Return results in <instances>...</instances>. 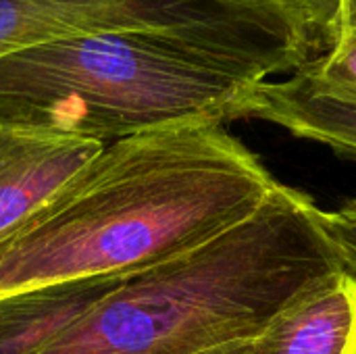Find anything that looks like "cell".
Instances as JSON below:
<instances>
[{
    "label": "cell",
    "instance_id": "6da1fadb",
    "mask_svg": "<svg viewBox=\"0 0 356 354\" xmlns=\"http://www.w3.org/2000/svg\"><path fill=\"white\" fill-rule=\"evenodd\" d=\"M277 184L223 123L115 140L0 242V298L152 269L248 219Z\"/></svg>",
    "mask_w": 356,
    "mask_h": 354
},
{
    "label": "cell",
    "instance_id": "7a4b0ae2",
    "mask_svg": "<svg viewBox=\"0 0 356 354\" xmlns=\"http://www.w3.org/2000/svg\"><path fill=\"white\" fill-rule=\"evenodd\" d=\"M319 217L309 194L277 184L242 223L121 282L44 354H198L261 336L344 269Z\"/></svg>",
    "mask_w": 356,
    "mask_h": 354
},
{
    "label": "cell",
    "instance_id": "3957f363",
    "mask_svg": "<svg viewBox=\"0 0 356 354\" xmlns=\"http://www.w3.org/2000/svg\"><path fill=\"white\" fill-rule=\"evenodd\" d=\"M257 83L165 35L106 31L0 56V121L98 142L227 123Z\"/></svg>",
    "mask_w": 356,
    "mask_h": 354
},
{
    "label": "cell",
    "instance_id": "277c9868",
    "mask_svg": "<svg viewBox=\"0 0 356 354\" xmlns=\"http://www.w3.org/2000/svg\"><path fill=\"white\" fill-rule=\"evenodd\" d=\"M336 8L338 0H0V56L63 38L144 31L267 81L327 50Z\"/></svg>",
    "mask_w": 356,
    "mask_h": 354
},
{
    "label": "cell",
    "instance_id": "5b68a950",
    "mask_svg": "<svg viewBox=\"0 0 356 354\" xmlns=\"http://www.w3.org/2000/svg\"><path fill=\"white\" fill-rule=\"evenodd\" d=\"M104 142L0 121V242L56 198Z\"/></svg>",
    "mask_w": 356,
    "mask_h": 354
},
{
    "label": "cell",
    "instance_id": "8992f818",
    "mask_svg": "<svg viewBox=\"0 0 356 354\" xmlns=\"http://www.w3.org/2000/svg\"><path fill=\"white\" fill-rule=\"evenodd\" d=\"M236 119L273 123L356 161V102L325 92L302 73L252 83L240 100Z\"/></svg>",
    "mask_w": 356,
    "mask_h": 354
},
{
    "label": "cell",
    "instance_id": "52a82bcc",
    "mask_svg": "<svg viewBox=\"0 0 356 354\" xmlns=\"http://www.w3.org/2000/svg\"><path fill=\"white\" fill-rule=\"evenodd\" d=\"M265 354H356V277L340 269L290 303L259 336Z\"/></svg>",
    "mask_w": 356,
    "mask_h": 354
},
{
    "label": "cell",
    "instance_id": "ba28073f",
    "mask_svg": "<svg viewBox=\"0 0 356 354\" xmlns=\"http://www.w3.org/2000/svg\"><path fill=\"white\" fill-rule=\"evenodd\" d=\"M127 277L65 282L0 298V354H44Z\"/></svg>",
    "mask_w": 356,
    "mask_h": 354
},
{
    "label": "cell",
    "instance_id": "9c48e42d",
    "mask_svg": "<svg viewBox=\"0 0 356 354\" xmlns=\"http://www.w3.org/2000/svg\"><path fill=\"white\" fill-rule=\"evenodd\" d=\"M298 73L325 92L356 102V0H338L327 50Z\"/></svg>",
    "mask_w": 356,
    "mask_h": 354
},
{
    "label": "cell",
    "instance_id": "30bf717a",
    "mask_svg": "<svg viewBox=\"0 0 356 354\" xmlns=\"http://www.w3.org/2000/svg\"><path fill=\"white\" fill-rule=\"evenodd\" d=\"M319 219L342 267L356 277V198L338 209L321 211Z\"/></svg>",
    "mask_w": 356,
    "mask_h": 354
},
{
    "label": "cell",
    "instance_id": "8fae6325",
    "mask_svg": "<svg viewBox=\"0 0 356 354\" xmlns=\"http://www.w3.org/2000/svg\"><path fill=\"white\" fill-rule=\"evenodd\" d=\"M198 354H265V351L261 346L259 336H254V338L234 340V342H227V344H221V346H215Z\"/></svg>",
    "mask_w": 356,
    "mask_h": 354
}]
</instances>
